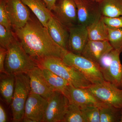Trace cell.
Instances as JSON below:
<instances>
[{
    "instance_id": "obj_17",
    "label": "cell",
    "mask_w": 122,
    "mask_h": 122,
    "mask_svg": "<svg viewBox=\"0 0 122 122\" xmlns=\"http://www.w3.org/2000/svg\"><path fill=\"white\" fill-rule=\"evenodd\" d=\"M113 49L108 41L89 40L81 55L99 65L102 57Z\"/></svg>"
},
{
    "instance_id": "obj_2",
    "label": "cell",
    "mask_w": 122,
    "mask_h": 122,
    "mask_svg": "<svg viewBox=\"0 0 122 122\" xmlns=\"http://www.w3.org/2000/svg\"><path fill=\"white\" fill-rule=\"evenodd\" d=\"M38 66L36 61L26 52L16 36L7 49L4 66L6 73L28 74Z\"/></svg>"
},
{
    "instance_id": "obj_10",
    "label": "cell",
    "mask_w": 122,
    "mask_h": 122,
    "mask_svg": "<svg viewBox=\"0 0 122 122\" xmlns=\"http://www.w3.org/2000/svg\"><path fill=\"white\" fill-rule=\"evenodd\" d=\"M52 12L59 21L68 28L78 24L77 7L74 0H57Z\"/></svg>"
},
{
    "instance_id": "obj_37",
    "label": "cell",
    "mask_w": 122,
    "mask_h": 122,
    "mask_svg": "<svg viewBox=\"0 0 122 122\" xmlns=\"http://www.w3.org/2000/svg\"></svg>"
},
{
    "instance_id": "obj_21",
    "label": "cell",
    "mask_w": 122,
    "mask_h": 122,
    "mask_svg": "<svg viewBox=\"0 0 122 122\" xmlns=\"http://www.w3.org/2000/svg\"><path fill=\"white\" fill-rule=\"evenodd\" d=\"M102 15L107 17L122 16V0H103L99 3Z\"/></svg>"
},
{
    "instance_id": "obj_22",
    "label": "cell",
    "mask_w": 122,
    "mask_h": 122,
    "mask_svg": "<svg viewBox=\"0 0 122 122\" xmlns=\"http://www.w3.org/2000/svg\"><path fill=\"white\" fill-rule=\"evenodd\" d=\"M98 107L100 122H120L121 109L104 102H101Z\"/></svg>"
},
{
    "instance_id": "obj_11",
    "label": "cell",
    "mask_w": 122,
    "mask_h": 122,
    "mask_svg": "<svg viewBox=\"0 0 122 122\" xmlns=\"http://www.w3.org/2000/svg\"><path fill=\"white\" fill-rule=\"evenodd\" d=\"M77 10L78 24L87 27L101 14L99 3L94 0H74Z\"/></svg>"
},
{
    "instance_id": "obj_15",
    "label": "cell",
    "mask_w": 122,
    "mask_h": 122,
    "mask_svg": "<svg viewBox=\"0 0 122 122\" xmlns=\"http://www.w3.org/2000/svg\"><path fill=\"white\" fill-rule=\"evenodd\" d=\"M112 59L109 64L100 69L105 81L121 88L122 85V64L120 53L114 50L111 51Z\"/></svg>"
},
{
    "instance_id": "obj_29",
    "label": "cell",
    "mask_w": 122,
    "mask_h": 122,
    "mask_svg": "<svg viewBox=\"0 0 122 122\" xmlns=\"http://www.w3.org/2000/svg\"><path fill=\"white\" fill-rule=\"evenodd\" d=\"M104 20L108 29L122 28V16L117 17L104 16Z\"/></svg>"
},
{
    "instance_id": "obj_5",
    "label": "cell",
    "mask_w": 122,
    "mask_h": 122,
    "mask_svg": "<svg viewBox=\"0 0 122 122\" xmlns=\"http://www.w3.org/2000/svg\"><path fill=\"white\" fill-rule=\"evenodd\" d=\"M62 61L77 70L93 84L105 81L99 66L81 55L75 54L68 51Z\"/></svg>"
},
{
    "instance_id": "obj_32",
    "label": "cell",
    "mask_w": 122,
    "mask_h": 122,
    "mask_svg": "<svg viewBox=\"0 0 122 122\" xmlns=\"http://www.w3.org/2000/svg\"><path fill=\"white\" fill-rule=\"evenodd\" d=\"M45 3L48 9L52 11L55 7V4L57 0H42Z\"/></svg>"
},
{
    "instance_id": "obj_27",
    "label": "cell",
    "mask_w": 122,
    "mask_h": 122,
    "mask_svg": "<svg viewBox=\"0 0 122 122\" xmlns=\"http://www.w3.org/2000/svg\"><path fill=\"white\" fill-rule=\"evenodd\" d=\"M15 33L8 30L0 24V45L1 47L7 49L16 37Z\"/></svg>"
},
{
    "instance_id": "obj_33",
    "label": "cell",
    "mask_w": 122,
    "mask_h": 122,
    "mask_svg": "<svg viewBox=\"0 0 122 122\" xmlns=\"http://www.w3.org/2000/svg\"><path fill=\"white\" fill-rule=\"evenodd\" d=\"M120 122H122V109H121V118Z\"/></svg>"
},
{
    "instance_id": "obj_4",
    "label": "cell",
    "mask_w": 122,
    "mask_h": 122,
    "mask_svg": "<svg viewBox=\"0 0 122 122\" xmlns=\"http://www.w3.org/2000/svg\"><path fill=\"white\" fill-rule=\"evenodd\" d=\"M15 89L11 104L13 121L22 122L25 116V106L30 92V79L28 74L15 75Z\"/></svg>"
},
{
    "instance_id": "obj_9",
    "label": "cell",
    "mask_w": 122,
    "mask_h": 122,
    "mask_svg": "<svg viewBox=\"0 0 122 122\" xmlns=\"http://www.w3.org/2000/svg\"><path fill=\"white\" fill-rule=\"evenodd\" d=\"M5 8L14 30L25 26L31 16L28 7L22 0H5Z\"/></svg>"
},
{
    "instance_id": "obj_23",
    "label": "cell",
    "mask_w": 122,
    "mask_h": 122,
    "mask_svg": "<svg viewBox=\"0 0 122 122\" xmlns=\"http://www.w3.org/2000/svg\"><path fill=\"white\" fill-rule=\"evenodd\" d=\"M41 68L46 81L53 89L64 93L66 86L70 84L68 81L49 70Z\"/></svg>"
},
{
    "instance_id": "obj_28",
    "label": "cell",
    "mask_w": 122,
    "mask_h": 122,
    "mask_svg": "<svg viewBox=\"0 0 122 122\" xmlns=\"http://www.w3.org/2000/svg\"><path fill=\"white\" fill-rule=\"evenodd\" d=\"M0 24L8 30H12L9 17L5 8V0H0Z\"/></svg>"
},
{
    "instance_id": "obj_13",
    "label": "cell",
    "mask_w": 122,
    "mask_h": 122,
    "mask_svg": "<svg viewBox=\"0 0 122 122\" xmlns=\"http://www.w3.org/2000/svg\"><path fill=\"white\" fill-rule=\"evenodd\" d=\"M69 29L68 51L81 55L89 40L87 27L77 24L70 27Z\"/></svg>"
},
{
    "instance_id": "obj_20",
    "label": "cell",
    "mask_w": 122,
    "mask_h": 122,
    "mask_svg": "<svg viewBox=\"0 0 122 122\" xmlns=\"http://www.w3.org/2000/svg\"><path fill=\"white\" fill-rule=\"evenodd\" d=\"M0 92L2 97L8 105H11L15 86V75L1 73Z\"/></svg>"
},
{
    "instance_id": "obj_8",
    "label": "cell",
    "mask_w": 122,
    "mask_h": 122,
    "mask_svg": "<svg viewBox=\"0 0 122 122\" xmlns=\"http://www.w3.org/2000/svg\"><path fill=\"white\" fill-rule=\"evenodd\" d=\"M48 104L47 99L30 93L25 103V116L22 122H43Z\"/></svg>"
},
{
    "instance_id": "obj_14",
    "label": "cell",
    "mask_w": 122,
    "mask_h": 122,
    "mask_svg": "<svg viewBox=\"0 0 122 122\" xmlns=\"http://www.w3.org/2000/svg\"><path fill=\"white\" fill-rule=\"evenodd\" d=\"M70 102L74 103L80 107L87 105L99 106L102 102L99 101L86 88L75 87L68 85L63 93Z\"/></svg>"
},
{
    "instance_id": "obj_35",
    "label": "cell",
    "mask_w": 122,
    "mask_h": 122,
    "mask_svg": "<svg viewBox=\"0 0 122 122\" xmlns=\"http://www.w3.org/2000/svg\"><path fill=\"white\" fill-rule=\"evenodd\" d=\"M121 88H122V87H121Z\"/></svg>"
},
{
    "instance_id": "obj_6",
    "label": "cell",
    "mask_w": 122,
    "mask_h": 122,
    "mask_svg": "<svg viewBox=\"0 0 122 122\" xmlns=\"http://www.w3.org/2000/svg\"><path fill=\"white\" fill-rule=\"evenodd\" d=\"M86 89L101 102L122 109V89L105 81L92 84Z\"/></svg>"
},
{
    "instance_id": "obj_25",
    "label": "cell",
    "mask_w": 122,
    "mask_h": 122,
    "mask_svg": "<svg viewBox=\"0 0 122 122\" xmlns=\"http://www.w3.org/2000/svg\"><path fill=\"white\" fill-rule=\"evenodd\" d=\"M108 41L114 50L122 53V28L108 29Z\"/></svg>"
},
{
    "instance_id": "obj_1",
    "label": "cell",
    "mask_w": 122,
    "mask_h": 122,
    "mask_svg": "<svg viewBox=\"0 0 122 122\" xmlns=\"http://www.w3.org/2000/svg\"><path fill=\"white\" fill-rule=\"evenodd\" d=\"M14 30L26 52L36 61L49 57L62 59L68 51L54 41L47 29L36 17L31 15L25 26Z\"/></svg>"
},
{
    "instance_id": "obj_34",
    "label": "cell",
    "mask_w": 122,
    "mask_h": 122,
    "mask_svg": "<svg viewBox=\"0 0 122 122\" xmlns=\"http://www.w3.org/2000/svg\"><path fill=\"white\" fill-rule=\"evenodd\" d=\"M94 0L95 1L98 2L99 3H100V2H102L103 0Z\"/></svg>"
},
{
    "instance_id": "obj_24",
    "label": "cell",
    "mask_w": 122,
    "mask_h": 122,
    "mask_svg": "<svg viewBox=\"0 0 122 122\" xmlns=\"http://www.w3.org/2000/svg\"><path fill=\"white\" fill-rule=\"evenodd\" d=\"M63 122H87L81 107L70 102Z\"/></svg>"
},
{
    "instance_id": "obj_12",
    "label": "cell",
    "mask_w": 122,
    "mask_h": 122,
    "mask_svg": "<svg viewBox=\"0 0 122 122\" xmlns=\"http://www.w3.org/2000/svg\"><path fill=\"white\" fill-rule=\"evenodd\" d=\"M30 79V93L36 94L48 100L54 91L45 78L41 68L36 66L28 73Z\"/></svg>"
},
{
    "instance_id": "obj_26",
    "label": "cell",
    "mask_w": 122,
    "mask_h": 122,
    "mask_svg": "<svg viewBox=\"0 0 122 122\" xmlns=\"http://www.w3.org/2000/svg\"><path fill=\"white\" fill-rule=\"evenodd\" d=\"M87 122H100V115L98 107L95 105L80 107Z\"/></svg>"
},
{
    "instance_id": "obj_3",
    "label": "cell",
    "mask_w": 122,
    "mask_h": 122,
    "mask_svg": "<svg viewBox=\"0 0 122 122\" xmlns=\"http://www.w3.org/2000/svg\"><path fill=\"white\" fill-rule=\"evenodd\" d=\"M36 61L41 68L49 70L75 87L87 88L93 84L77 70L65 63L61 58L46 57Z\"/></svg>"
},
{
    "instance_id": "obj_19",
    "label": "cell",
    "mask_w": 122,
    "mask_h": 122,
    "mask_svg": "<svg viewBox=\"0 0 122 122\" xmlns=\"http://www.w3.org/2000/svg\"><path fill=\"white\" fill-rule=\"evenodd\" d=\"M87 28L89 40L108 41L109 30L102 14Z\"/></svg>"
},
{
    "instance_id": "obj_16",
    "label": "cell",
    "mask_w": 122,
    "mask_h": 122,
    "mask_svg": "<svg viewBox=\"0 0 122 122\" xmlns=\"http://www.w3.org/2000/svg\"><path fill=\"white\" fill-rule=\"evenodd\" d=\"M47 29L54 41L63 49L68 51L69 28L61 23L53 15L48 21Z\"/></svg>"
},
{
    "instance_id": "obj_7",
    "label": "cell",
    "mask_w": 122,
    "mask_h": 122,
    "mask_svg": "<svg viewBox=\"0 0 122 122\" xmlns=\"http://www.w3.org/2000/svg\"><path fill=\"white\" fill-rule=\"evenodd\" d=\"M69 103L62 92L55 91L48 100L43 122H63Z\"/></svg>"
},
{
    "instance_id": "obj_18",
    "label": "cell",
    "mask_w": 122,
    "mask_h": 122,
    "mask_svg": "<svg viewBox=\"0 0 122 122\" xmlns=\"http://www.w3.org/2000/svg\"><path fill=\"white\" fill-rule=\"evenodd\" d=\"M33 13L35 16L45 27L47 28V23L53 15L52 12L46 6L42 0H22Z\"/></svg>"
},
{
    "instance_id": "obj_30",
    "label": "cell",
    "mask_w": 122,
    "mask_h": 122,
    "mask_svg": "<svg viewBox=\"0 0 122 122\" xmlns=\"http://www.w3.org/2000/svg\"><path fill=\"white\" fill-rule=\"evenodd\" d=\"M7 53V49L0 47V72L1 73H6L5 69V62Z\"/></svg>"
},
{
    "instance_id": "obj_36",
    "label": "cell",
    "mask_w": 122,
    "mask_h": 122,
    "mask_svg": "<svg viewBox=\"0 0 122 122\" xmlns=\"http://www.w3.org/2000/svg\"></svg>"
},
{
    "instance_id": "obj_31",
    "label": "cell",
    "mask_w": 122,
    "mask_h": 122,
    "mask_svg": "<svg viewBox=\"0 0 122 122\" xmlns=\"http://www.w3.org/2000/svg\"><path fill=\"white\" fill-rule=\"evenodd\" d=\"M8 118L5 110L1 104L0 105V122H7Z\"/></svg>"
}]
</instances>
